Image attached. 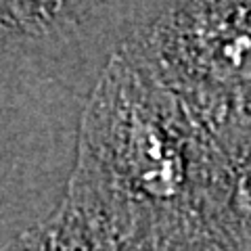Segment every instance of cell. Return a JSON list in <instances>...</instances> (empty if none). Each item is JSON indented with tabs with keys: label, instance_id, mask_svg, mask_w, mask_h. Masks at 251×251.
<instances>
[{
	"label": "cell",
	"instance_id": "cell-1",
	"mask_svg": "<svg viewBox=\"0 0 251 251\" xmlns=\"http://www.w3.org/2000/svg\"><path fill=\"white\" fill-rule=\"evenodd\" d=\"M207 155V132L122 44L86 100L65 197L92 224L103 251L209 234Z\"/></svg>",
	"mask_w": 251,
	"mask_h": 251
},
{
	"label": "cell",
	"instance_id": "cell-2",
	"mask_svg": "<svg viewBox=\"0 0 251 251\" xmlns=\"http://www.w3.org/2000/svg\"><path fill=\"white\" fill-rule=\"evenodd\" d=\"M207 134L251 115V2H166L122 42Z\"/></svg>",
	"mask_w": 251,
	"mask_h": 251
},
{
	"label": "cell",
	"instance_id": "cell-3",
	"mask_svg": "<svg viewBox=\"0 0 251 251\" xmlns=\"http://www.w3.org/2000/svg\"><path fill=\"white\" fill-rule=\"evenodd\" d=\"M207 136L203 220L224 251H251V115Z\"/></svg>",
	"mask_w": 251,
	"mask_h": 251
},
{
	"label": "cell",
	"instance_id": "cell-4",
	"mask_svg": "<svg viewBox=\"0 0 251 251\" xmlns=\"http://www.w3.org/2000/svg\"><path fill=\"white\" fill-rule=\"evenodd\" d=\"M0 251H103V245L86 216L63 197L49 216L0 245Z\"/></svg>",
	"mask_w": 251,
	"mask_h": 251
},
{
	"label": "cell",
	"instance_id": "cell-5",
	"mask_svg": "<svg viewBox=\"0 0 251 251\" xmlns=\"http://www.w3.org/2000/svg\"><path fill=\"white\" fill-rule=\"evenodd\" d=\"M126 251H224V249L209 234H193V237L151 243V245H140V247H132Z\"/></svg>",
	"mask_w": 251,
	"mask_h": 251
}]
</instances>
